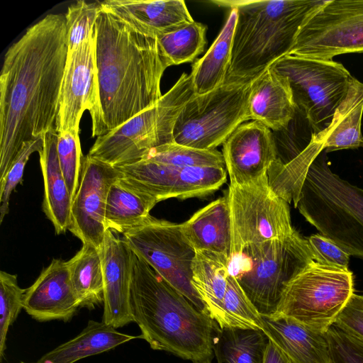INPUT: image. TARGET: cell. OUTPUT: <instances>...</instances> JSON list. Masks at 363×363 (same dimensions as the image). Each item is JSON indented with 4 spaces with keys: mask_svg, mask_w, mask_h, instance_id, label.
I'll return each mask as SVG.
<instances>
[{
    "mask_svg": "<svg viewBox=\"0 0 363 363\" xmlns=\"http://www.w3.org/2000/svg\"><path fill=\"white\" fill-rule=\"evenodd\" d=\"M26 289L18 284L17 276L0 272V359L4 357L9 327L17 319L23 308Z\"/></svg>",
    "mask_w": 363,
    "mask_h": 363,
    "instance_id": "36",
    "label": "cell"
},
{
    "mask_svg": "<svg viewBox=\"0 0 363 363\" xmlns=\"http://www.w3.org/2000/svg\"><path fill=\"white\" fill-rule=\"evenodd\" d=\"M43 139V147L39 152L44 182L43 210L56 234H61L69 230L71 224L72 199L59 163L56 128L47 132Z\"/></svg>",
    "mask_w": 363,
    "mask_h": 363,
    "instance_id": "23",
    "label": "cell"
},
{
    "mask_svg": "<svg viewBox=\"0 0 363 363\" xmlns=\"http://www.w3.org/2000/svg\"><path fill=\"white\" fill-rule=\"evenodd\" d=\"M268 342L261 330L219 328L213 349L218 363H264Z\"/></svg>",
    "mask_w": 363,
    "mask_h": 363,
    "instance_id": "31",
    "label": "cell"
},
{
    "mask_svg": "<svg viewBox=\"0 0 363 363\" xmlns=\"http://www.w3.org/2000/svg\"><path fill=\"white\" fill-rule=\"evenodd\" d=\"M315 261L330 266L348 269L350 255L339 245L322 234H314L306 238Z\"/></svg>",
    "mask_w": 363,
    "mask_h": 363,
    "instance_id": "40",
    "label": "cell"
},
{
    "mask_svg": "<svg viewBox=\"0 0 363 363\" xmlns=\"http://www.w3.org/2000/svg\"><path fill=\"white\" fill-rule=\"evenodd\" d=\"M264 363H291L287 356L269 339Z\"/></svg>",
    "mask_w": 363,
    "mask_h": 363,
    "instance_id": "42",
    "label": "cell"
},
{
    "mask_svg": "<svg viewBox=\"0 0 363 363\" xmlns=\"http://www.w3.org/2000/svg\"><path fill=\"white\" fill-rule=\"evenodd\" d=\"M194 95L191 77L183 73L155 105L96 138L88 155L119 167L142 160L155 147L172 143L177 117Z\"/></svg>",
    "mask_w": 363,
    "mask_h": 363,
    "instance_id": "7",
    "label": "cell"
},
{
    "mask_svg": "<svg viewBox=\"0 0 363 363\" xmlns=\"http://www.w3.org/2000/svg\"><path fill=\"white\" fill-rule=\"evenodd\" d=\"M315 260L307 239L287 236L246 245L229 260V274L261 315H273L289 284Z\"/></svg>",
    "mask_w": 363,
    "mask_h": 363,
    "instance_id": "6",
    "label": "cell"
},
{
    "mask_svg": "<svg viewBox=\"0 0 363 363\" xmlns=\"http://www.w3.org/2000/svg\"><path fill=\"white\" fill-rule=\"evenodd\" d=\"M212 2L237 10L230 61L224 84L238 85L251 83L288 55L302 26L328 0Z\"/></svg>",
    "mask_w": 363,
    "mask_h": 363,
    "instance_id": "4",
    "label": "cell"
},
{
    "mask_svg": "<svg viewBox=\"0 0 363 363\" xmlns=\"http://www.w3.org/2000/svg\"><path fill=\"white\" fill-rule=\"evenodd\" d=\"M332 363H363V341L333 325L325 333Z\"/></svg>",
    "mask_w": 363,
    "mask_h": 363,
    "instance_id": "39",
    "label": "cell"
},
{
    "mask_svg": "<svg viewBox=\"0 0 363 363\" xmlns=\"http://www.w3.org/2000/svg\"><path fill=\"white\" fill-rule=\"evenodd\" d=\"M296 113L291 89L285 76L269 67L252 82L249 96L250 120L280 131L288 128Z\"/></svg>",
    "mask_w": 363,
    "mask_h": 363,
    "instance_id": "21",
    "label": "cell"
},
{
    "mask_svg": "<svg viewBox=\"0 0 363 363\" xmlns=\"http://www.w3.org/2000/svg\"><path fill=\"white\" fill-rule=\"evenodd\" d=\"M123 177L118 168L90 157L83 160L79 188L72 200L69 230L82 244L100 249L106 232L105 211L111 184Z\"/></svg>",
    "mask_w": 363,
    "mask_h": 363,
    "instance_id": "15",
    "label": "cell"
},
{
    "mask_svg": "<svg viewBox=\"0 0 363 363\" xmlns=\"http://www.w3.org/2000/svg\"><path fill=\"white\" fill-rule=\"evenodd\" d=\"M141 336L118 332L103 321H88L84 329L73 339L59 345L44 356L54 363H74L85 357L112 350Z\"/></svg>",
    "mask_w": 363,
    "mask_h": 363,
    "instance_id": "29",
    "label": "cell"
},
{
    "mask_svg": "<svg viewBox=\"0 0 363 363\" xmlns=\"http://www.w3.org/2000/svg\"><path fill=\"white\" fill-rule=\"evenodd\" d=\"M101 10L100 1L89 3L79 0L68 7L65 14L68 52L94 35Z\"/></svg>",
    "mask_w": 363,
    "mask_h": 363,
    "instance_id": "35",
    "label": "cell"
},
{
    "mask_svg": "<svg viewBox=\"0 0 363 363\" xmlns=\"http://www.w3.org/2000/svg\"><path fill=\"white\" fill-rule=\"evenodd\" d=\"M334 325L363 341V296L353 294Z\"/></svg>",
    "mask_w": 363,
    "mask_h": 363,
    "instance_id": "41",
    "label": "cell"
},
{
    "mask_svg": "<svg viewBox=\"0 0 363 363\" xmlns=\"http://www.w3.org/2000/svg\"><path fill=\"white\" fill-rule=\"evenodd\" d=\"M101 5L138 32L155 38L194 21L182 0H106Z\"/></svg>",
    "mask_w": 363,
    "mask_h": 363,
    "instance_id": "20",
    "label": "cell"
},
{
    "mask_svg": "<svg viewBox=\"0 0 363 363\" xmlns=\"http://www.w3.org/2000/svg\"><path fill=\"white\" fill-rule=\"evenodd\" d=\"M157 203L123 177L118 178L111 184L108 194L105 211L106 229L123 234L142 224Z\"/></svg>",
    "mask_w": 363,
    "mask_h": 363,
    "instance_id": "28",
    "label": "cell"
},
{
    "mask_svg": "<svg viewBox=\"0 0 363 363\" xmlns=\"http://www.w3.org/2000/svg\"><path fill=\"white\" fill-rule=\"evenodd\" d=\"M192 363H212V361L210 360H199V361H194Z\"/></svg>",
    "mask_w": 363,
    "mask_h": 363,
    "instance_id": "44",
    "label": "cell"
},
{
    "mask_svg": "<svg viewBox=\"0 0 363 363\" xmlns=\"http://www.w3.org/2000/svg\"><path fill=\"white\" fill-rule=\"evenodd\" d=\"M326 154L311 164L294 206L320 234L363 257V189L333 173Z\"/></svg>",
    "mask_w": 363,
    "mask_h": 363,
    "instance_id": "5",
    "label": "cell"
},
{
    "mask_svg": "<svg viewBox=\"0 0 363 363\" xmlns=\"http://www.w3.org/2000/svg\"><path fill=\"white\" fill-rule=\"evenodd\" d=\"M223 311L224 328L262 330L261 315L251 303L237 279L230 274L223 299Z\"/></svg>",
    "mask_w": 363,
    "mask_h": 363,
    "instance_id": "34",
    "label": "cell"
},
{
    "mask_svg": "<svg viewBox=\"0 0 363 363\" xmlns=\"http://www.w3.org/2000/svg\"><path fill=\"white\" fill-rule=\"evenodd\" d=\"M270 67L288 79L296 112L315 134L330 124L354 77L333 60L286 55Z\"/></svg>",
    "mask_w": 363,
    "mask_h": 363,
    "instance_id": "9",
    "label": "cell"
},
{
    "mask_svg": "<svg viewBox=\"0 0 363 363\" xmlns=\"http://www.w3.org/2000/svg\"><path fill=\"white\" fill-rule=\"evenodd\" d=\"M130 299L141 339L152 350L191 362L213 360L218 325L134 252Z\"/></svg>",
    "mask_w": 363,
    "mask_h": 363,
    "instance_id": "3",
    "label": "cell"
},
{
    "mask_svg": "<svg viewBox=\"0 0 363 363\" xmlns=\"http://www.w3.org/2000/svg\"><path fill=\"white\" fill-rule=\"evenodd\" d=\"M261 318L262 331L291 363H332L325 333L285 316Z\"/></svg>",
    "mask_w": 363,
    "mask_h": 363,
    "instance_id": "22",
    "label": "cell"
},
{
    "mask_svg": "<svg viewBox=\"0 0 363 363\" xmlns=\"http://www.w3.org/2000/svg\"><path fill=\"white\" fill-rule=\"evenodd\" d=\"M251 83L224 84L207 94H194L177 117L173 142L200 150H215L223 144L239 125L250 120Z\"/></svg>",
    "mask_w": 363,
    "mask_h": 363,
    "instance_id": "10",
    "label": "cell"
},
{
    "mask_svg": "<svg viewBox=\"0 0 363 363\" xmlns=\"http://www.w3.org/2000/svg\"><path fill=\"white\" fill-rule=\"evenodd\" d=\"M363 52V0H328L301 28L288 55L333 60Z\"/></svg>",
    "mask_w": 363,
    "mask_h": 363,
    "instance_id": "13",
    "label": "cell"
},
{
    "mask_svg": "<svg viewBox=\"0 0 363 363\" xmlns=\"http://www.w3.org/2000/svg\"><path fill=\"white\" fill-rule=\"evenodd\" d=\"M21 363H25V362H21Z\"/></svg>",
    "mask_w": 363,
    "mask_h": 363,
    "instance_id": "45",
    "label": "cell"
},
{
    "mask_svg": "<svg viewBox=\"0 0 363 363\" xmlns=\"http://www.w3.org/2000/svg\"><path fill=\"white\" fill-rule=\"evenodd\" d=\"M142 160L179 167H225L222 152L216 149H196L174 142L150 150Z\"/></svg>",
    "mask_w": 363,
    "mask_h": 363,
    "instance_id": "33",
    "label": "cell"
},
{
    "mask_svg": "<svg viewBox=\"0 0 363 363\" xmlns=\"http://www.w3.org/2000/svg\"><path fill=\"white\" fill-rule=\"evenodd\" d=\"M57 150L60 166L73 200L79 188L84 157L79 133L73 131L58 133Z\"/></svg>",
    "mask_w": 363,
    "mask_h": 363,
    "instance_id": "37",
    "label": "cell"
},
{
    "mask_svg": "<svg viewBox=\"0 0 363 363\" xmlns=\"http://www.w3.org/2000/svg\"><path fill=\"white\" fill-rule=\"evenodd\" d=\"M100 250L104 271L102 321L118 328L135 322L130 299L133 252L110 230Z\"/></svg>",
    "mask_w": 363,
    "mask_h": 363,
    "instance_id": "18",
    "label": "cell"
},
{
    "mask_svg": "<svg viewBox=\"0 0 363 363\" xmlns=\"http://www.w3.org/2000/svg\"><path fill=\"white\" fill-rule=\"evenodd\" d=\"M98 101L91 115L92 137L104 135L162 97L168 67L157 39L102 9L95 27Z\"/></svg>",
    "mask_w": 363,
    "mask_h": 363,
    "instance_id": "2",
    "label": "cell"
},
{
    "mask_svg": "<svg viewBox=\"0 0 363 363\" xmlns=\"http://www.w3.org/2000/svg\"><path fill=\"white\" fill-rule=\"evenodd\" d=\"M98 101V80L94 35L71 52H67L62 80L56 130L79 133L84 112L90 116Z\"/></svg>",
    "mask_w": 363,
    "mask_h": 363,
    "instance_id": "16",
    "label": "cell"
},
{
    "mask_svg": "<svg viewBox=\"0 0 363 363\" xmlns=\"http://www.w3.org/2000/svg\"><path fill=\"white\" fill-rule=\"evenodd\" d=\"M130 249L198 310L206 312L192 285L196 250L185 236L182 223L150 216L140 225L124 233Z\"/></svg>",
    "mask_w": 363,
    "mask_h": 363,
    "instance_id": "11",
    "label": "cell"
},
{
    "mask_svg": "<svg viewBox=\"0 0 363 363\" xmlns=\"http://www.w3.org/2000/svg\"><path fill=\"white\" fill-rule=\"evenodd\" d=\"M128 183L157 203L208 196L225 182V167H179L141 160L116 167Z\"/></svg>",
    "mask_w": 363,
    "mask_h": 363,
    "instance_id": "14",
    "label": "cell"
},
{
    "mask_svg": "<svg viewBox=\"0 0 363 363\" xmlns=\"http://www.w3.org/2000/svg\"><path fill=\"white\" fill-rule=\"evenodd\" d=\"M207 27L195 21L156 37L160 52L168 67L195 60L206 44Z\"/></svg>",
    "mask_w": 363,
    "mask_h": 363,
    "instance_id": "32",
    "label": "cell"
},
{
    "mask_svg": "<svg viewBox=\"0 0 363 363\" xmlns=\"http://www.w3.org/2000/svg\"><path fill=\"white\" fill-rule=\"evenodd\" d=\"M354 294L352 273L315 260L286 285L275 313L325 333Z\"/></svg>",
    "mask_w": 363,
    "mask_h": 363,
    "instance_id": "8",
    "label": "cell"
},
{
    "mask_svg": "<svg viewBox=\"0 0 363 363\" xmlns=\"http://www.w3.org/2000/svg\"><path fill=\"white\" fill-rule=\"evenodd\" d=\"M80 308L67 263L53 259L35 281L26 289L23 309L38 321H69Z\"/></svg>",
    "mask_w": 363,
    "mask_h": 363,
    "instance_id": "19",
    "label": "cell"
},
{
    "mask_svg": "<svg viewBox=\"0 0 363 363\" xmlns=\"http://www.w3.org/2000/svg\"><path fill=\"white\" fill-rule=\"evenodd\" d=\"M237 10L230 8L228 18L206 53L192 65L190 77L195 95L207 94L224 85L230 61Z\"/></svg>",
    "mask_w": 363,
    "mask_h": 363,
    "instance_id": "27",
    "label": "cell"
},
{
    "mask_svg": "<svg viewBox=\"0 0 363 363\" xmlns=\"http://www.w3.org/2000/svg\"><path fill=\"white\" fill-rule=\"evenodd\" d=\"M80 308L94 309L104 302V271L100 249L85 243L67 262Z\"/></svg>",
    "mask_w": 363,
    "mask_h": 363,
    "instance_id": "30",
    "label": "cell"
},
{
    "mask_svg": "<svg viewBox=\"0 0 363 363\" xmlns=\"http://www.w3.org/2000/svg\"><path fill=\"white\" fill-rule=\"evenodd\" d=\"M43 139L27 141L14 159L4 177L0 179V223H1L9 211V201L16 186L22 182L25 166L30 156L43 150Z\"/></svg>",
    "mask_w": 363,
    "mask_h": 363,
    "instance_id": "38",
    "label": "cell"
},
{
    "mask_svg": "<svg viewBox=\"0 0 363 363\" xmlns=\"http://www.w3.org/2000/svg\"><path fill=\"white\" fill-rule=\"evenodd\" d=\"M363 115V83L353 77L348 91L336 109L330 124L316 134L328 152L363 147L361 132Z\"/></svg>",
    "mask_w": 363,
    "mask_h": 363,
    "instance_id": "26",
    "label": "cell"
},
{
    "mask_svg": "<svg viewBox=\"0 0 363 363\" xmlns=\"http://www.w3.org/2000/svg\"><path fill=\"white\" fill-rule=\"evenodd\" d=\"M35 363H54L52 360L48 359L44 355L40 358Z\"/></svg>",
    "mask_w": 363,
    "mask_h": 363,
    "instance_id": "43",
    "label": "cell"
},
{
    "mask_svg": "<svg viewBox=\"0 0 363 363\" xmlns=\"http://www.w3.org/2000/svg\"><path fill=\"white\" fill-rule=\"evenodd\" d=\"M226 196L231 223L230 257L247 245L294 232L289 203L272 189L267 174L248 184H230Z\"/></svg>",
    "mask_w": 363,
    "mask_h": 363,
    "instance_id": "12",
    "label": "cell"
},
{
    "mask_svg": "<svg viewBox=\"0 0 363 363\" xmlns=\"http://www.w3.org/2000/svg\"><path fill=\"white\" fill-rule=\"evenodd\" d=\"M196 252L192 264V285L207 313L220 328H223V299L230 274L229 258L209 251Z\"/></svg>",
    "mask_w": 363,
    "mask_h": 363,
    "instance_id": "25",
    "label": "cell"
},
{
    "mask_svg": "<svg viewBox=\"0 0 363 363\" xmlns=\"http://www.w3.org/2000/svg\"><path fill=\"white\" fill-rule=\"evenodd\" d=\"M222 154L230 184H248L267 175L276 161V139L261 123L245 122L223 143Z\"/></svg>",
    "mask_w": 363,
    "mask_h": 363,
    "instance_id": "17",
    "label": "cell"
},
{
    "mask_svg": "<svg viewBox=\"0 0 363 363\" xmlns=\"http://www.w3.org/2000/svg\"><path fill=\"white\" fill-rule=\"evenodd\" d=\"M196 251H209L230 258L231 223L226 194L196 211L182 223Z\"/></svg>",
    "mask_w": 363,
    "mask_h": 363,
    "instance_id": "24",
    "label": "cell"
},
{
    "mask_svg": "<svg viewBox=\"0 0 363 363\" xmlns=\"http://www.w3.org/2000/svg\"><path fill=\"white\" fill-rule=\"evenodd\" d=\"M67 52L61 13L47 15L7 50L0 75V179L23 143L56 128Z\"/></svg>",
    "mask_w": 363,
    "mask_h": 363,
    "instance_id": "1",
    "label": "cell"
}]
</instances>
